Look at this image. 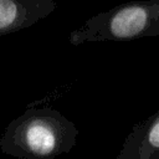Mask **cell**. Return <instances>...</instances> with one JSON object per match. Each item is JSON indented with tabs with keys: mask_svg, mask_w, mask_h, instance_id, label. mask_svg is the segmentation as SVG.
I'll return each mask as SVG.
<instances>
[{
	"mask_svg": "<svg viewBox=\"0 0 159 159\" xmlns=\"http://www.w3.org/2000/svg\"><path fill=\"white\" fill-rule=\"evenodd\" d=\"M76 125L52 108H27L5 129L2 153L20 159H53L68 153L77 142Z\"/></svg>",
	"mask_w": 159,
	"mask_h": 159,
	"instance_id": "obj_1",
	"label": "cell"
},
{
	"mask_svg": "<svg viewBox=\"0 0 159 159\" xmlns=\"http://www.w3.org/2000/svg\"><path fill=\"white\" fill-rule=\"evenodd\" d=\"M159 36V0L122 4L87 19L70 36V43L124 41Z\"/></svg>",
	"mask_w": 159,
	"mask_h": 159,
	"instance_id": "obj_2",
	"label": "cell"
},
{
	"mask_svg": "<svg viewBox=\"0 0 159 159\" xmlns=\"http://www.w3.org/2000/svg\"><path fill=\"white\" fill-rule=\"evenodd\" d=\"M56 6L52 0H0V36L32 26Z\"/></svg>",
	"mask_w": 159,
	"mask_h": 159,
	"instance_id": "obj_3",
	"label": "cell"
},
{
	"mask_svg": "<svg viewBox=\"0 0 159 159\" xmlns=\"http://www.w3.org/2000/svg\"><path fill=\"white\" fill-rule=\"evenodd\" d=\"M116 159H159V108L133 127Z\"/></svg>",
	"mask_w": 159,
	"mask_h": 159,
	"instance_id": "obj_4",
	"label": "cell"
}]
</instances>
